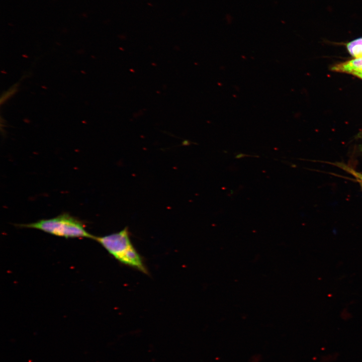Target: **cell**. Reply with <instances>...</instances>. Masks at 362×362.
Instances as JSON below:
<instances>
[{
    "mask_svg": "<svg viewBox=\"0 0 362 362\" xmlns=\"http://www.w3.org/2000/svg\"><path fill=\"white\" fill-rule=\"evenodd\" d=\"M82 15L83 16V17H86V15L85 14H83Z\"/></svg>",
    "mask_w": 362,
    "mask_h": 362,
    "instance_id": "cell-7",
    "label": "cell"
},
{
    "mask_svg": "<svg viewBox=\"0 0 362 362\" xmlns=\"http://www.w3.org/2000/svg\"><path fill=\"white\" fill-rule=\"evenodd\" d=\"M331 69L333 71L346 72L353 74L356 72H362V57L337 64L333 66Z\"/></svg>",
    "mask_w": 362,
    "mask_h": 362,
    "instance_id": "cell-3",
    "label": "cell"
},
{
    "mask_svg": "<svg viewBox=\"0 0 362 362\" xmlns=\"http://www.w3.org/2000/svg\"><path fill=\"white\" fill-rule=\"evenodd\" d=\"M350 172L353 174V175L357 179V180L359 183L360 186L361 187L362 189V174H360L359 172L351 169Z\"/></svg>",
    "mask_w": 362,
    "mask_h": 362,
    "instance_id": "cell-5",
    "label": "cell"
},
{
    "mask_svg": "<svg viewBox=\"0 0 362 362\" xmlns=\"http://www.w3.org/2000/svg\"><path fill=\"white\" fill-rule=\"evenodd\" d=\"M352 74L357 76V77H360L362 79V72L354 73Z\"/></svg>",
    "mask_w": 362,
    "mask_h": 362,
    "instance_id": "cell-6",
    "label": "cell"
},
{
    "mask_svg": "<svg viewBox=\"0 0 362 362\" xmlns=\"http://www.w3.org/2000/svg\"><path fill=\"white\" fill-rule=\"evenodd\" d=\"M100 243L116 260L122 264L148 275V270L142 256L134 246L128 227L122 230L103 236H94Z\"/></svg>",
    "mask_w": 362,
    "mask_h": 362,
    "instance_id": "cell-1",
    "label": "cell"
},
{
    "mask_svg": "<svg viewBox=\"0 0 362 362\" xmlns=\"http://www.w3.org/2000/svg\"><path fill=\"white\" fill-rule=\"evenodd\" d=\"M349 53L355 58L362 57V38L353 40L346 45Z\"/></svg>",
    "mask_w": 362,
    "mask_h": 362,
    "instance_id": "cell-4",
    "label": "cell"
},
{
    "mask_svg": "<svg viewBox=\"0 0 362 362\" xmlns=\"http://www.w3.org/2000/svg\"><path fill=\"white\" fill-rule=\"evenodd\" d=\"M17 226L40 230L65 238H87L93 239L95 236L86 230L82 222L68 213H63L53 218L42 219L35 222Z\"/></svg>",
    "mask_w": 362,
    "mask_h": 362,
    "instance_id": "cell-2",
    "label": "cell"
}]
</instances>
